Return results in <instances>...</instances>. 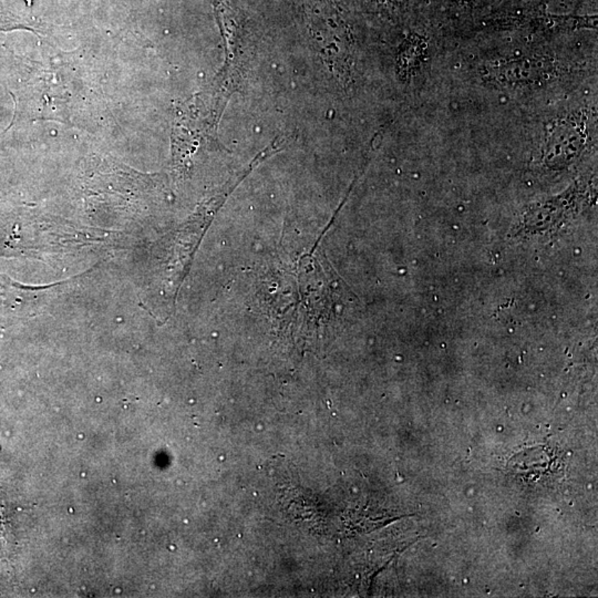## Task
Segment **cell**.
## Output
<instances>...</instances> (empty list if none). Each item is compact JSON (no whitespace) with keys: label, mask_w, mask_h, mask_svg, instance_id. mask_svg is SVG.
<instances>
[{"label":"cell","mask_w":598,"mask_h":598,"mask_svg":"<svg viewBox=\"0 0 598 598\" xmlns=\"http://www.w3.org/2000/svg\"><path fill=\"white\" fill-rule=\"evenodd\" d=\"M584 127L576 122H568L556 128L548 143V159L572 158L583 148L585 143Z\"/></svg>","instance_id":"obj_2"},{"label":"cell","mask_w":598,"mask_h":598,"mask_svg":"<svg viewBox=\"0 0 598 598\" xmlns=\"http://www.w3.org/2000/svg\"><path fill=\"white\" fill-rule=\"evenodd\" d=\"M542 63L530 59H514L488 63L482 77L498 85H514L535 80L541 73Z\"/></svg>","instance_id":"obj_1"},{"label":"cell","mask_w":598,"mask_h":598,"mask_svg":"<svg viewBox=\"0 0 598 598\" xmlns=\"http://www.w3.org/2000/svg\"><path fill=\"white\" fill-rule=\"evenodd\" d=\"M426 50V43L418 37H415L405 43L398 55V63L403 75H410L412 71L416 70Z\"/></svg>","instance_id":"obj_3"}]
</instances>
